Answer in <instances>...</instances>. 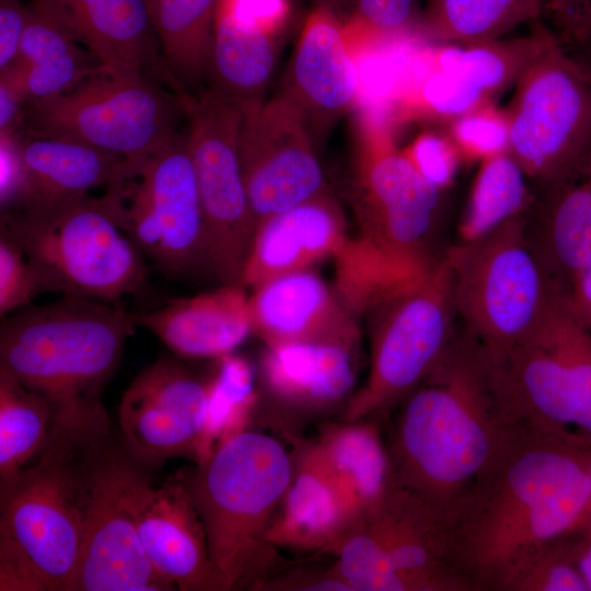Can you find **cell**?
I'll list each match as a JSON object with an SVG mask.
<instances>
[{"label":"cell","instance_id":"6da1fadb","mask_svg":"<svg viewBox=\"0 0 591 591\" xmlns=\"http://www.w3.org/2000/svg\"><path fill=\"white\" fill-rule=\"evenodd\" d=\"M591 450L519 428L451 520L474 591H501L545 545L584 530Z\"/></svg>","mask_w":591,"mask_h":591},{"label":"cell","instance_id":"7a4b0ae2","mask_svg":"<svg viewBox=\"0 0 591 591\" xmlns=\"http://www.w3.org/2000/svg\"><path fill=\"white\" fill-rule=\"evenodd\" d=\"M393 410L385 439L391 484L451 523L518 429L496 393L485 352L467 335L453 339Z\"/></svg>","mask_w":591,"mask_h":591},{"label":"cell","instance_id":"3957f363","mask_svg":"<svg viewBox=\"0 0 591 591\" xmlns=\"http://www.w3.org/2000/svg\"><path fill=\"white\" fill-rule=\"evenodd\" d=\"M136 328L111 302L63 296L28 305L1 323L0 367L50 403L55 430L86 447L108 437L101 394Z\"/></svg>","mask_w":591,"mask_h":591},{"label":"cell","instance_id":"277c9868","mask_svg":"<svg viewBox=\"0 0 591 591\" xmlns=\"http://www.w3.org/2000/svg\"><path fill=\"white\" fill-rule=\"evenodd\" d=\"M291 473L283 444L251 428L220 441L196 470L184 473L228 590H256L278 570V548L267 534Z\"/></svg>","mask_w":591,"mask_h":591},{"label":"cell","instance_id":"5b68a950","mask_svg":"<svg viewBox=\"0 0 591 591\" xmlns=\"http://www.w3.org/2000/svg\"><path fill=\"white\" fill-rule=\"evenodd\" d=\"M485 356L517 427L591 450V332L566 290L526 335Z\"/></svg>","mask_w":591,"mask_h":591},{"label":"cell","instance_id":"8992f818","mask_svg":"<svg viewBox=\"0 0 591 591\" xmlns=\"http://www.w3.org/2000/svg\"><path fill=\"white\" fill-rule=\"evenodd\" d=\"M0 233L24 252L46 292L112 303L147 290L146 257L99 198L4 211Z\"/></svg>","mask_w":591,"mask_h":591},{"label":"cell","instance_id":"52a82bcc","mask_svg":"<svg viewBox=\"0 0 591 591\" xmlns=\"http://www.w3.org/2000/svg\"><path fill=\"white\" fill-rule=\"evenodd\" d=\"M99 198L143 256L170 278L213 277L186 135L124 159Z\"/></svg>","mask_w":591,"mask_h":591},{"label":"cell","instance_id":"ba28073f","mask_svg":"<svg viewBox=\"0 0 591 591\" xmlns=\"http://www.w3.org/2000/svg\"><path fill=\"white\" fill-rule=\"evenodd\" d=\"M452 267L448 254L371 305L370 366L344 419H382L434 368L454 337Z\"/></svg>","mask_w":591,"mask_h":591},{"label":"cell","instance_id":"9c48e42d","mask_svg":"<svg viewBox=\"0 0 591 591\" xmlns=\"http://www.w3.org/2000/svg\"><path fill=\"white\" fill-rule=\"evenodd\" d=\"M447 254L455 313L466 335L486 354L501 351L526 335L563 289L529 235L524 215Z\"/></svg>","mask_w":591,"mask_h":591},{"label":"cell","instance_id":"30bf717a","mask_svg":"<svg viewBox=\"0 0 591 591\" xmlns=\"http://www.w3.org/2000/svg\"><path fill=\"white\" fill-rule=\"evenodd\" d=\"M83 449L53 430L34 465L1 479L0 548L24 556L46 591H70L76 575L83 542Z\"/></svg>","mask_w":591,"mask_h":591},{"label":"cell","instance_id":"8fae6325","mask_svg":"<svg viewBox=\"0 0 591 591\" xmlns=\"http://www.w3.org/2000/svg\"><path fill=\"white\" fill-rule=\"evenodd\" d=\"M179 96L174 99L143 74L101 70L69 91L26 104L32 137L93 147L124 159L153 153L175 137Z\"/></svg>","mask_w":591,"mask_h":591},{"label":"cell","instance_id":"7c38bea8","mask_svg":"<svg viewBox=\"0 0 591 591\" xmlns=\"http://www.w3.org/2000/svg\"><path fill=\"white\" fill-rule=\"evenodd\" d=\"M509 153L542 189L591 146V86L555 36L515 82Z\"/></svg>","mask_w":591,"mask_h":591},{"label":"cell","instance_id":"4fadbf2b","mask_svg":"<svg viewBox=\"0 0 591 591\" xmlns=\"http://www.w3.org/2000/svg\"><path fill=\"white\" fill-rule=\"evenodd\" d=\"M188 118L186 141L204 213L213 277L241 285L256 223L248 201L239 143L244 121L236 106L206 92L179 95Z\"/></svg>","mask_w":591,"mask_h":591},{"label":"cell","instance_id":"5bb4252c","mask_svg":"<svg viewBox=\"0 0 591 591\" xmlns=\"http://www.w3.org/2000/svg\"><path fill=\"white\" fill-rule=\"evenodd\" d=\"M441 193L396 147L391 124L363 112L352 197L360 228L356 246L387 259L429 262L424 243Z\"/></svg>","mask_w":591,"mask_h":591},{"label":"cell","instance_id":"9a60e30c","mask_svg":"<svg viewBox=\"0 0 591 591\" xmlns=\"http://www.w3.org/2000/svg\"><path fill=\"white\" fill-rule=\"evenodd\" d=\"M107 439V438H106ZM106 439L83 449V542L70 591H154L174 586L151 565L119 489L120 453Z\"/></svg>","mask_w":591,"mask_h":591},{"label":"cell","instance_id":"2e32d148","mask_svg":"<svg viewBox=\"0 0 591 591\" xmlns=\"http://www.w3.org/2000/svg\"><path fill=\"white\" fill-rule=\"evenodd\" d=\"M239 152L256 225L328 190L305 115L286 90L244 115Z\"/></svg>","mask_w":591,"mask_h":591},{"label":"cell","instance_id":"e0dca14e","mask_svg":"<svg viewBox=\"0 0 591 591\" xmlns=\"http://www.w3.org/2000/svg\"><path fill=\"white\" fill-rule=\"evenodd\" d=\"M119 489L140 543L154 569L182 591H225L212 564L205 528L178 472L154 488L123 454Z\"/></svg>","mask_w":591,"mask_h":591},{"label":"cell","instance_id":"ac0fdd59","mask_svg":"<svg viewBox=\"0 0 591 591\" xmlns=\"http://www.w3.org/2000/svg\"><path fill=\"white\" fill-rule=\"evenodd\" d=\"M210 379L169 357L146 367L125 391L119 426L132 454L148 462L201 457Z\"/></svg>","mask_w":591,"mask_h":591},{"label":"cell","instance_id":"d6986e66","mask_svg":"<svg viewBox=\"0 0 591 591\" xmlns=\"http://www.w3.org/2000/svg\"><path fill=\"white\" fill-rule=\"evenodd\" d=\"M363 514L413 591H474L455 566L450 522L422 499L390 484Z\"/></svg>","mask_w":591,"mask_h":591},{"label":"cell","instance_id":"ffe728a7","mask_svg":"<svg viewBox=\"0 0 591 591\" xmlns=\"http://www.w3.org/2000/svg\"><path fill=\"white\" fill-rule=\"evenodd\" d=\"M285 90L301 107L316 141L358 102L356 54L341 20L323 3L305 20Z\"/></svg>","mask_w":591,"mask_h":591},{"label":"cell","instance_id":"44dd1931","mask_svg":"<svg viewBox=\"0 0 591 591\" xmlns=\"http://www.w3.org/2000/svg\"><path fill=\"white\" fill-rule=\"evenodd\" d=\"M351 245L344 212L327 190L257 223L242 283L254 288L270 278L309 269L326 258L341 260Z\"/></svg>","mask_w":591,"mask_h":591},{"label":"cell","instance_id":"7402d4cb","mask_svg":"<svg viewBox=\"0 0 591 591\" xmlns=\"http://www.w3.org/2000/svg\"><path fill=\"white\" fill-rule=\"evenodd\" d=\"M252 289L253 333L266 345L328 341L358 346L351 308L311 268L270 278Z\"/></svg>","mask_w":591,"mask_h":591},{"label":"cell","instance_id":"603a6c76","mask_svg":"<svg viewBox=\"0 0 591 591\" xmlns=\"http://www.w3.org/2000/svg\"><path fill=\"white\" fill-rule=\"evenodd\" d=\"M357 347L328 341L266 345L259 360L263 384L285 416H312L352 396Z\"/></svg>","mask_w":591,"mask_h":591},{"label":"cell","instance_id":"cb8c5ba5","mask_svg":"<svg viewBox=\"0 0 591 591\" xmlns=\"http://www.w3.org/2000/svg\"><path fill=\"white\" fill-rule=\"evenodd\" d=\"M132 318L174 354L192 359L232 354L253 333L250 296L241 285L172 299L160 308L132 313Z\"/></svg>","mask_w":591,"mask_h":591},{"label":"cell","instance_id":"d4e9b609","mask_svg":"<svg viewBox=\"0 0 591 591\" xmlns=\"http://www.w3.org/2000/svg\"><path fill=\"white\" fill-rule=\"evenodd\" d=\"M291 453L292 473L270 523L276 548L324 554L359 515L320 462L310 442Z\"/></svg>","mask_w":591,"mask_h":591},{"label":"cell","instance_id":"484cf974","mask_svg":"<svg viewBox=\"0 0 591 591\" xmlns=\"http://www.w3.org/2000/svg\"><path fill=\"white\" fill-rule=\"evenodd\" d=\"M96 61L101 71L143 74L153 32L146 0H32Z\"/></svg>","mask_w":591,"mask_h":591},{"label":"cell","instance_id":"4316f807","mask_svg":"<svg viewBox=\"0 0 591 591\" xmlns=\"http://www.w3.org/2000/svg\"><path fill=\"white\" fill-rule=\"evenodd\" d=\"M21 178L4 211L47 208L89 196L105 186L123 157L85 144L32 137L19 142Z\"/></svg>","mask_w":591,"mask_h":591},{"label":"cell","instance_id":"83f0119b","mask_svg":"<svg viewBox=\"0 0 591 591\" xmlns=\"http://www.w3.org/2000/svg\"><path fill=\"white\" fill-rule=\"evenodd\" d=\"M543 192L541 234L534 244L553 279L569 293L591 263V146Z\"/></svg>","mask_w":591,"mask_h":591},{"label":"cell","instance_id":"f1b7e54d","mask_svg":"<svg viewBox=\"0 0 591 591\" xmlns=\"http://www.w3.org/2000/svg\"><path fill=\"white\" fill-rule=\"evenodd\" d=\"M376 420L327 424L310 442L357 515L378 505L391 483L390 456Z\"/></svg>","mask_w":591,"mask_h":591},{"label":"cell","instance_id":"f546056e","mask_svg":"<svg viewBox=\"0 0 591 591\" xmlns=\"http://www.w3.org/2000/svg\"><path fill=\"white\" fill-rule=\"evenodd\" d=\"M275 35L216 9L205 72L207 92L236 106L244 115L257 109L276 58Z\"/></svg>","mask_w":591,"mask_h":591},{"label":"cell","instance_id":"4dcf8cb0","mask_svg":"<svg viewBox=\"0 0 591 591\" xmlns=\"http://www.w3.org/2000/svg\"><path fill=\"white\" fill-rule=\"evenodd\" d=\"M91 59L60 25L31 5L16 58L1 76L20 90L27 104L60 95L100 70L91 66Z\"/></svg>","mask_w":591,"mask_h":591},{"label":"cell","instance_id":"1f68e13d","mask_svg":"<svg viewBox=\"0 0 591 591\" xmlns=\"http://www.w3.org/2000/svg\"><path fill=\"white\" fill-rule=\"evenodd\" d=\"M525 36L472 44L430 46L433 63L479 90L486 97L515 84L555 34L541 20Z\"/></svg>","mask_w":591,"mask_h":591},{"label":"cell","instance_id":"d6a6232c","mask_svg":"<svg viewBox=\"0 0 591 591\" xmlns=\"http://www.w3.org/2000/svg\"><path fill=\"white\" fill-rule=\"evenodd\" d=\"M542 15L541 0H427L416 32L437 44H472L502 38Z\"/></svg>","mask_w":591,"mask_h":591},{"label":"cell","instance_id":"836d02e7","mask_svg":"<svg viewBox=\"0 0 591 591\" xmlns=\"http://www.w3.org/2000/svg\"><path fill=\"white\" fill-rule=\"evenodd\" d=\"M479 163L459 223L460 244L487 236L523 216L532 202L529 178L509 152Z\"/></svg>","mask_w":591,"mask_h":591},{"label":"cell","instance_id":"e575fe53","mask_svg":"<svg viewBox=\"0 0 591 591\" xmlns=\"http://www.w3.org/2000/svg\"><path fill=\"white\" fill-rule=\"evenodd\" d=\"M217 3L218 0H146L167 66L186 82L205 77Z\"/></svg>","mask_w":591,"mask_h":591},{"label":"cell","instance_id":"d590c367","mask_svg":"<svg viewBox=\"0 0 591 591\" xmlns=\"http://www.w3.org/2000/svg\"><path fill=\"white\" fill-rule=\"evenodd\" d=\"M54 412L40 394L22 384L0 367V477L25 467L48 444Z\"/></svg>","mask_w":591,"mask_h":591},{"label":"cell","instance_id":"8d00e7d4","mask_svg":"<svg viewBox=\"0 0 591 591\" xmlns=\"http://www.w3.org/2000/svg\"><path fill=\"white\" fill-rule=\"evenodd\" d=\"M333 566L350 591H413L395 569L362 513L328 549Z\"/></svg>","mask_w":591,"mask_h":591},{"label":"cell","instance_id":"74e56055","mask_svg":"<svg viewBox=\"0 0 591 591\" xmlns=\"http://www.w3.org/2000/svg\"><path fill=\"white\" fill-rule=\"evenodd\" d=\"M570 535L533 554L507 580L501 591H588L572 557Z\"/></svg>","mask_w":591,"mask_h":591},{"label":"cell","instance_id":"f35d334b","mask_svg":"<svg viewBox=\"0 0 591 591\" xmlns=\"http://www.w3.org/2000/svg\"><path fill=\"white\" fill-rule=\"evenodd\" d=\"M449 137L465 162L509 152L510 129L506 109L491 100L480 103L449 121Z\"/></svg>","mask_w":591,"mask_h":591},{"label":"cell","instance_id":"ab89813d","mask_svg":"<svg viewBox=\"0 0 591 591\" xmlns=\"http://www.w3.org/2000/svg\"><path fill=\"white\" fill-rule=\"evenodd\" d=\"M45 292L38 271L24 252L0 233L1 317L31 305L36 297Z\"/></svg>","mask_w":591,"mask_h":591},{"label":"cell","instance_id":"60d3db41","mask_svg":"<svg viewBox=\"0 0 591 591\" xmlns=\"http://www.w3.org/2000/svg\"><path fill=\"white\" fill-rule=\"evenodd\" d=\"M417 173L440 192L453 184L462 157L448 134L426 130L403 149Z\"/></svg>","mask_w":591,"mask_h":591},{"label":"cell","instance_id":"b9f144b4","mask_svg":"<svg viewBox=\"0 0 591 591\" xmlns=\"http://www.w3.org/2000/svg\"><path fill=\"white\" fill-rule=\"evenodd\" d=\"M543 15L565 47L587 50L591 46V0H541Z\"/></svg>","mask_w":591,"mask_h":591},{"label":"cell","instance_id":"7bdbcfd3","mask_svg":"<svg viewBox=\"0 0 591 591\" xmlns=\"http://www.w3.org/2000/svg\"><path fill=\"white\" fill-rule=\"evenodd\" d=\"M256 590L266 591H350L334 566L279 569Z\"/></svg>","mask_w":591,"mask_h":591},{"label":"cell","instance_id":"ee69618b","mask_svg":"<svg viewBox=\"0 0 591 591\" xmlns=\"http://www.w3.org/2000/svg\"><path fill=\"white\" fill-rule=\"evenodd\" d=\"M217 10L276 36L287 22L290 5L288 0H218Z\"/></svg>","mask_w":591,"mask_h":591},{"label":"cell","instance_id":"f6af8a7d","mask_svg":"<svg viewBox=\"0 0 591 591\" xmlns=\"http://www.w3.org/2000/svg\"><path fill=\"white\" fill-rule=\"evenodd\" d=\"M28 7L20 0H0V72L14 62L26 26Z\"/></svg>","mask_w":591,"mask_h":591},{"label":"cell","instance_id":"bcb514c9","mask_svg":"<svg viewBox=\"0 0 591 591\" xmlns=\"http://www.w3.org/2000/svg\"><path fill=\"white\" fill-rule=\"evenodd\" d=\"M25 100L20 90L4 76L0 77V134L12 137L22 118ZM24 117V116H23Z\"/></svg>","mask_w":591,"mask_h":591},{"label":"cell","instance_id":"7dc6e473","mask_svg":"<svg viewBox=\"0 0 591 591\" xmlns=\"http://www.w3.org/2000/svg\"><path fill=\"white\" fill-rule=\"evenodd\" d=\"M569 299L575 313L591 332V263L575 280Z\"/></svg>","mask_w":591,"mask_h":591},{"label":"cell","instance_id":"c3c4849f","mask_svg":"<svg viewBox=\"0 0 591 591\" xmlns=\"http://www.w3.org/2000/svg\"><path fill=\"white\" fill-rule=\"evenodd\" d=\"M582 534V537L571 541V552L587 589L591 591V534L583 531Z\"/></svg>","mask_w":591,"mask_h":591},{"label":"cell","instance_id":"681fc988","mask_svg":"<svg viewBox=\"0 0 591 591\" xmlns=\"http://www.w3.org/2000/svg\"><path fill=\"white\" fill-rule=\"evenodd\" d=\"M571 56L582 76L591 86V50L579 51Z\"/></svg>","mask_w":591,"mask_h":591},{"label":"cell","instance_id":"f907efd6","mask_svg":"<svg viewBox=\"0 0 591 591\" xmlns=\"http://www.w3.org/2000/svg\"><path fill=\"white\" fill-rule=\"evenodd\" d=\"M589 485H590V495H589V505H588V511H587V520H586V526L583 532L591 534V453H590V460H589Z\"/></svg>","mask_w":591,"mask_h":591},{"label":"cell","instance_id":"816d5d0a","mask_svg":"<svg viewBox=\"0 0 591 591\" xmlns=\"http://www.w3.org/2000/svg\"><path fill=\"white\" fill-rule=\"evenodd\" d=\"M334 1H336V0H328V1L324 2V4H331V3H333ZM322 3H323V2H322Z\"/></svg>","mask_w":591,"mask_h":591},{"label":"cell","instance_id":"f5cc1de1","mask_svg":"<svg viewBox=\"0 0 591 591\" xmlns=\"http://www.w3.org/2000/svg\"><path fill=\"white\" fill-rule=\"evenodd\" d=\"M588 534V533H587Z\"/></svg>","mask_w":591,"mask_h":591}]
</instances>
